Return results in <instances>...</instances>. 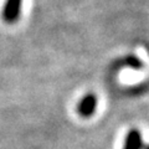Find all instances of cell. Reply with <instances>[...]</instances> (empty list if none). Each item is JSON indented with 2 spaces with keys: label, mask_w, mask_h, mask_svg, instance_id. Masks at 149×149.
<instances>
[{
  "label": "cell",
  "mask_w": 149,
  "mask_h": 149,
  "mask_svg": "<svg viewBox=\"0 0 149 149\" xmlns=\"http://www.w3.org/2000/svg\"><path fill=\"white\" fill-rule=\"evenodd\" d=\"M142 148H143V139L141 132L137 128L130 129L127 137H125L123 149H142Z\"/></svg>",
  "instance_id": "obj_3"
},
{
  "label": "cell",
  "mask_w": 149,
  "mask_h": 149,
  "mask_svg": "<svg viewBox=\"0 0 149 149\" xmlns=\"http://www.w3.org/2000/svg\"><path fill=\"white\" fill-rule=\"evenodd\" d=\"M143 149H149V144H148V146H146V147H144Z\"/></svg>",
  "instance_id": "obj_5"
},
{
  "label": "cell",
  "mask_w": 149,
  "mask_h": 149,
  "mask_svg": "<svg viewBox=\"0 0 149 149\" xmlns=\"http://www.w3.org/2000/svg\"><path fill=\"white\" fill-rule=\"evenodd\" d=\"M22 0H6L3 9V19L8 24H14L17 21L21 14Z\"/></svg>",
  "instance_id": "obj_1"
},
{
  "label": "cell",
  "mask_w": 149,
  "mask_h": 149,
  "mask_svg": "<svg viewBox=\"0 0 149 149\" xmlns=\"http://www.w3.org/2000/svg\"><path fill=\"white\" fill-rule=\"evenodd\" d=\"M124 63L127 65V66H129L130 68H133V70H139V68L143 67L142 60L139 58V57H137L136 55H129V56H127V57L124 58Z\"/></svg>",
  "instance_id": "obj_4"
},
{
  "label": "cell",
  "mask_w": 149,
  "mask_h": 149,
  "mask_svg": "<svg viewBox=\"0 0 149 149\" xmlns=\"http://www.w3.org/2000/svg\"><path fill=\"white\" fill-rule=\"evenodd\" d=\"M97 107V97L93 93H88L80 101L77 106V112L82 117H90L95 113Z\"/></svg>",
  "instance_id": "obj_2"
}]
</instances>
